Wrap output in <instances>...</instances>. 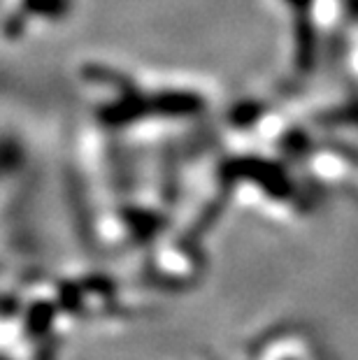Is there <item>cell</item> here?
Masks as SVG:
<instances>
[{
  "label": "cell",
  "mask_w": 358,
  "mask_h": 360,
  "mask_svg": "<svg viewBox=\"0 0 358 360\" xmlns=\"http://www.w3.org/2000/svg\"><path fill=\"white\" fill-rule=\"evenodd\" d=\"M333 60L347 77V96L358 103V0H340V30Z\"/></svg>",
  "instance_id": "7a4b0ae2"
},
{
  "label": "cell",
  "mask_w": 358,
  "mask_h": 360,
  "mask_svg": "<svg viewBox=\"0 0 358 360\" xmlns=\"http://www.w3.org/2000/svg\"><path fill=\"white\" fill-rule=\"evenodd\" d=\"M286 30L284 94L307 86L333 60L340 30V0H275Z\"/></svg>",
  "instance_id": "6da1fadb"
}]
</instances>
